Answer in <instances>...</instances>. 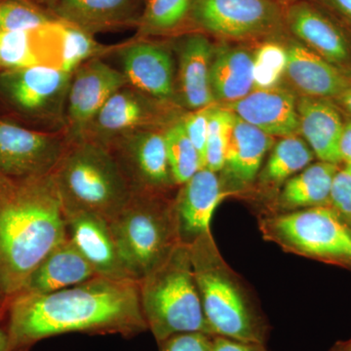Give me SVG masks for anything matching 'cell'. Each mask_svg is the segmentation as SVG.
<instances>
[{
    "mask_svg": "<svg viewBox=\"0 0 351 351\" xmlns=\"http://www.w3.org/2000/svg\"><path fill=\"white\" fill-rule=\"evenodd\" d=\"M5 351H29L44 339L66 332L120 335L147 331L138 281L96 276L43 295H19L7 302Z\"/></svg>",
    "mask_w": 351,
    "mask_h": 351,
    "instance_id": "obj_1",
    "label": "cell"
},
{
    "mask_svg": "<svg viewBox=\"0 0 351 351\" xmlns=\"http://www.w3.org/2000/svg\"><path fill=\"white\" fill-rule=\"evenodd\" d=\"M68 239L52 176L18 182L0 205V288L6 306L39 263Z\"/></svg>",
    "mask_w": 351,
    "mask_h": 351,
    "instance_id": "obj_2",
    "label": "cell"
},
{
    "mask_svg": "<svg viewBox=\"0 0 351 351\" xmlns=\"http://www.w3.org/2000/svg\"><path fill=\"white\" fill-rule=\"evenodd\" d=\"M189 253L212 336L265 345L269 324L241 279L221 256L212 232H205L189 244Z\"/></svg>",
    "mask_w": 351,
    "mask_h": 351,
    "instance_id": "obj_3",
    "label": "cell"
},
{
    "mask_svg": "<svg viewBox=\"0 0 351 351\" xmlns=\"http://www.w3.org/2000/svg\"><path fill=\"white\" fill-rule=\"evenodd\" d=\"M51 176L66 217L91 214L108 221L132 196L112 152L87 138L68 142Z\"/></svg>",
    "mask_w": 351,
    "mask_h": 351,
    "instance_id": "obj_4",
    "label": "cell"
},
{
    "mask_svg": "<svg viewBox=\"0 0 351 351\" xmlns=\"http://www.w3.org/2000/svg\"><path fill=\"white\" fill-rule=\"evenodd\" d=\"M141 306L156 343L182 332L210 335L193 276L189 245L179 243L138 281Z\"/></svg>",
    "mask_w": 351,
    "mask_h": 351,
    "instance_id": "obj_5",
    "label": "cell"
},
{
    "mask_svg": "<svg viewBox=\"0 0 351 351\" xmlns=\"http://www.w3.org/2000/svg\"><path fill=\"white\" fill-rule=\"evenodd\" d=\"M108 226L124 267L137 281L181 243L170 195L132 193Z\"/></svg>",
    "mask_w": 351,
    "mask_h": 351,
    "instance_id": "obj_6",
    "label": "cell"
},
{
    "mask_svg": "<svg viewBox=\"0 0 351 351\" xmlns=\"http://www.w3.org/2000/svg\"><path fill=\"white\" fill-rule=\"evenodd\" d=\"M258 219L263 239L283 251L351 269V226L331 206Z\"/></svg>",
    "mask_w": 351,
    "mask_h": 351,
    "instance_id": "obj_7",
    "label": "cell"
},
{
    "mask_svg": "<svg viewBox=\"0 0 351 351\" xmlns=\"http://www.w3.org/2000/svg\"><path fill=\"white\" fill-rule=\"evenodd\" d=\"M285 6L276 0H193L191 29L226 43H258L287 32Z\"/></svg>",
    "mask_w": 351,
    "mask_h": 351,
    "instance_id": "obj_8",
    "label": "cell"
},
{
    "mask_svg": "<svg viewBox=\"0 0 351 351\" xmlns=\"http://www.w3.org/2000/svg\"><path fill=\"white\" fill-rule=\"evenodd\" d=\"M71 76L47 66L0 71V93L18 112L63 131Z\"/></svg>",
    "mask_w": 351,
    "mask_h": 351,
    "instance_id": "obj_9",
    "label": "cell"
},
{
    "mask_svg": "<svg viewBox=\"0 0 351 351\" xmlns=\"http://www.w3.org/2000/svg\"><path fill=\"white\" fill-rule=\"evenodd\" d=\"M164 129L125 134L107 145L126 178L132 193L170 195L176 184L166 151Z\"/></svg>",
    "mask_w": 351,
    "mask_h": 351,
    "instance_id": "obj_10",
    "label": "cell"
},
{
    "mask_svg": "<svg viewBox=\"0 0 351 351\" xmlns=\"http://www.w3.org/2000/svg\"><path fill=\"white\" fill-rule=\"evenodd\" d=\"M68 145L63 132H41L0 119V174L18 182L52 173Z\"/></svg>",
    "mask_w": 351,
    "mask_h": 351,
    "instance_id": "obj_11",
    "label": "cell"
},
{
    "mask_svg": "<svg viewBox=\"0 0 351 351\" xmlns=\"http://www.w3.org/2000/svg\"><path fill=\"white\" fill-rule=\"evenodd\" d=\"M173 106L126 85L108 99L90 123L83 138L107 147L114 138L125 134L145 129H165L180 119L167 117Z\"/></svg>",
    "mask_w": 351,
    "mask_h": 351,
    "instance_id": "obj_12",
    "label": "cell"
},
{
    "mask_svg": "<svg viewBox=\"0 0 351 351\" xmlns=\"http://www.w3.org/2000/svg\"><path fill=\"white\" fill-rule=\"evenodd\" d=\"M128 85L120 69L101 58L90 60L73 73L64 110L63 133L66 141L83 138L90 123L108 99Z\"/></svg>",
    "mask_w": 351,
    "mask_h": 351,
    "instance_id": "obj_13",
    "label": "cell"
},
{
    "mask_svg": "<svg viewBox=\"0 0 351 351\" xmlns=\"http://www.w3.org/2000/svg\"><path fill=\"white\" fill-rule=\"evenodd\" d=\"M286 29L293 38L351 80V32L332 14L311 0L285 6Z\"/></svg>",
    "mask_w": 351,
    "mask_h": 351,
    "instance_id": "obj_14",
    "label": "cell"
},
{
    "mask_svg": "<svg viewBox=\"0 0 351 351\" xmlns=\"http://www.w3.org/2000/svg\"><path fill=\"white\" fill-rule=\"evenodd\" d=\"M170 44L138 38L117 45L120 64L127 82L138 91L164 103L179 105L177 69Z\"/></svg>",
    "mask_w": 351,
    "mask_h": 351,
    "instance_id": "obj_15",
    "label": "cell"
},
{
    "mask_svg": "<svg viewBox=\"0 0 351 351\" xmlns=\"http://www.w3.org/2000/svg\"><path fill=\"white\" fill-rule=\"evenodd\" d=\"M274 138L232 112L225 164L219 179L226 197L252 191Z\"/></svg>",
    "mask_w": 351,
    "mask_h": 351,
    "instance_id": "obj_16",
    "label": "cell"
},
{
    "mask_svg": "<svg viewBox=\"0 0 351 351\" xmlns=\"http://www.w3.org/2000/svg\"><path fill=\"white\" fill-rule=\"evenodd\" d=\"M177 54L178 101L191 110L215 105L211 88V64L215 44L203 32L180 34L173 44Z\"/></svg>",
    "mask_w": 351,
    "mask_h": 351,
    "instance_id": "obj_17",
    "label": "cell"
},
{
    "mask_svg": "<svg viewBox=\"0 0 351 351\" xmlns=\"http://www.w3.org/2000/svg\"><path fill=\"white\" fill-rule=\"evenodd\" d=\"M221 107L271 137L300 135L297 97L281 85L253 89L244 98Z\"/></svg>",
    "mask_w": 351,
    "mask_h": 351,
    "instance_id": "obj_18",
    "label": "cell"
},
{
    "mask_svg": "<svg viewBox=\"0 0 351 351\" xmlns=\"http://www.w3.org/2000/svg\"><path fill=\"white\" fill-rule=\"evenodd\" d=\"M287 54L285 77L301 96L335 101L351 87V80L288 32L281 34Z\"/></svg>",
    "mask_w": 351,
    "mask_h": 351,
    "instance_id": "obj_19",
    "label": "cell"
},
{
    "mask_svg": "<svg viewBox=\"0 0 351 351\" xmlns=\"http://www.w3.org/2000/svg\"><path fill=\"white\" fill-rule=\"evenodd\" d=\"M226 195L218 173L201 169L178 188L174 208L181 243H193L200 235L211 232V221Z\"/></svg>",
    "mask_w": 351,
    "mask_h": 351,
    "instance_id": "obj_20",
    "label": "cell"
},
{
    "mask_svg": "<svg viewBox=\"0 0 351 351\" xmlns=\"http://www.w3.org/2000/svg\"><path fill=\"white\" fill-rule=\"evenodd\" d=\"M145 0H58L50 8L57 19L92 34L137 27Z\"/></svg>",
    "mask_w": 351,
    "mask_h": 351,
    "instance_id": "obj_21",
    "label": "cell"
},
{
    "mask_svg": "<svg viewBox=\"0 0 351 351\" xmlns=\"http://www.w3.org/2000/svg\"><path fill=\"white\" fill-rule=\"evenodd\" d=\"M66 219L69 239L97 276L115 280H135L119 257L107 219L91 214H76Z\"/></svg>",
    "mask_w": 351,
    "mask_h": 351,
    "instance_id": "obj_22",
    "label": "cell"
},
{
    "mask_svg": "<svg viewBox=\"0 0 351 351\" xmlns=\"http://www.w3.org/2000/svg\"><path fill=\"white\" fill-rule=\"evenodd\" d=\"M36 66L61 69L62 38L58 19L38 31L0 29V71Z\"/></svg>",
    "mask_w": 351,
    "mask_h": 351,
    "instance_id": "obj_23",
    "label": "cell"
},
{
    "mask_svg": "<svg viewBox=\"0 0 351 351\" xmlns=\"http://www.w3.org/2000/svg\"><path fill=\"white\" fill-rule=\"evenodd\" d=\"M300 135L323 162L339 165V140L345 120L336 104L327 99L300 96L297 98Z\"/></svg>",
    "mask_w": 351,
    "mask_h": 351,
    "instance_id": "obj_24",
    "label": "cell"
},
{
    "mask_svg": "<svg viewBox=\"0 0 351 351\" xmlns=\"http://www.w3.org/2000/svg\"><path fill=\"white\" fill-rule=\"evenodd\" d=\"M96 276L90 263L69 237L39 263L16 295L48 294Z\"/></svg>",
    "mask_w": 351,
    "mask_h": 351,
    "instance_id": "obj_25",
    "label": "cell"
},
{
    "mask_svg": "<svg viewBox=\"0 0 351 351\" xmlns=\"http://www.w3.org/2000/svg\"><path fill=\"white\" fill-rule=\"evenodd\" d=\"M211 88L221 106L244 98L254 89V49L221 41L215 45Z\"/></svg>",
    "mask_w": 351,
    "mask_h": 351,
    "instance_id": "obj_26",
    "label": "cell"
},
{
    "mask_svg": "<svg viewBox=\"0 0 351 351\" xmlns=\"http://www.w3.org/2000/svg\"><path fill=\"white\" fill-rule=\"evenodd\" d=\"M338 170L336 164L323 161L309 164L283 184L263 216L329 206L332 179Z\"/></svg>",
    "mask_w": 351,
    "mask_h": 351,
    "instance_id": "obj_27",
    "label": "cell"
},
{
    "mask_svg": "<svg viewBox=\"0 0 351 351\" xmlns=\"http://www.w3.org/2000/svg\"><path fill=\"white\" fill-rule=\"evenodd\" d=\"M313 152L300 135L281 138L272 147L254 184V191L267 198V205L276 198L283 184L313 162ZM252 189V191H253Z\"/></svg>",
    "mask_w": 351,
    "mask_h": 351,
    "instance_id": "obj_28",
    "label": "cell"
},
{
    "mask_svg": "<svg viewBox=\"0 0 351 351\" xmlns=\"http://www.w3.org/2000/svg\"><path fill=\"white\" fill-rule=\"evenodd\" d=\"M193 0H145L137 29L138 38L191 32Z\"/></svg>",
    "mask_w": 351,
    "mask_h": 351,
    "instance_id": "obj_29",
    "label": "cell"
},
{
    "mask_svg": "<svg viewBox=\"0 0 351 351\" xmlns=\"http://www.w3.org/2000/svg\"><path fill=\"white\" fill-rule=\"evenodd\" d=\"M59 21L62 38L61 69L66 73H73L85 62L101 58L114 51L115 46L99 43L94 34L64 21Z\"/></svg>",
    "mask_w": 351,
    "mask_h": 351,
    "instance_id": "obj_30",
    "label": "cell"
},
{
    "mask_svg": "<svg viewBox=\"0 0 351 351\" xmlns=\"http://www.w3.org/2000/svg\"><path fill=\"white\" fill-rule=\"evenodd\" d=\"M181 117L163 131L171 171L179 186L201 170L199 154L186 135Z\"/></svg>",
    "mask_w": 351,
    "mask_h": 351,
    "instance_id": "obj_31",
    "label": "cell"
},
{
    "mask_svg": "<svg viewBox=\"0 0 351 351\" xmlns=\"http://www.w3.org/2000/svg\"><path fill=\"white\" fill-rule=\"evenodd\" d=\"M254 49V89L280 85L285 77L287 54L281 34L258 41Z\"/></svg>",
    "mask_w": 351,
    "mask_h": 351,
    "instance_id": "obj_32",
    "label": "cell"
},
{
    "mask_svg": "<svg viewBox=\"0 0 351 351\" xmlns=\"http://www.w3.org/2000/svg\"><path fill=\"white\" fill-rule=\"evenodd\" d=\"M56 20L49 9L27 0H0L1 31H38Z\"/></svg>",
    "mask_w": 351,
    "mask_h": 351,
    "instance_id": "obj_33",
    "label": "cell"
},
{
    "mask_svg": "<svg viewBox=\"0 0 351 351\" xmlns=\"http://www.w3.org/2000/svg\"><path fill=\"white\" fill-rule=\"evenodd\" d=\"M232 117V112L221 106L213 105L210 107L203 169L215 173H219L223 169Z\"/></svg>",
    "mask_w": 351,
    "mask_h": 351,
    "instance_id": "obj_34",
    "label": "cell"
},
{
    "mask_svg": "<svg viewBox=\"0 0 351 351\" xmlns=\"http://www.w3.org/2000/svg\"><path fill=\"white\" fill-rule=\"evenodd\" d=\"M209 108L210 107L191 110L181 117L184 131L199 154L201 169L204 168Z\"/></svg>",
    "mask_w": 351,
    "mask_h": 351,
    "instance_id": "obj_35",
    "label": "cell"
},
{
    "mask_svg": "<svg viewBox=\"0 0 351 351\" xmlns=\"http://www.w3.org/2000/svg\"><path fill=\"white\" fill-rule=\"evenodd\" d=\"M329 206L351 223V174L346 168L339 169L334 176Z\"/></svg>",
    "mask_w": 351,
    "mask_h": 351,
    "instance_id": "obj_36",
    "label": "cell"
},
{
    "mask_svg": "<svg viewBox=\"0 0 351 351\" xmlns=\"http://www.w3.org/2000/svg\"><path fill=\"white\" fill-rule=\"evenodd\" d=\"M212 337L204 332H182L157 343L159 351H212Z\"/></svg>",
    "mask_w": 351,
    "mask_h": 351,
    "instance_id": "obj_37",
    "label": "cell"
},
{
    "mask_svg": "<svg viewBox=\"0 0 351 351\" xmlns=\"http://www.w3.org/2000/svg\"><path fill=\"white\" fill-rule=\"evenodd\" d=\"M332 14L351 32V0H311Z\"/></svg>",
    "mask_w": 351,
    "mask_h": 351,
    "instance_id": "obj_38",
    "label": "cell"
},
{
    "mask_svg": "<svg viewBox=\"0 0 351 351\" xmlns=\"http://www.w3.org/2000/svg\"><path fill=\"white\" fill-rule=\"evenodd\" d=\"M212 351H270L263 343H247L225 337H212Z\"/></svg>",
    "mask_w": 351,
    "mask_h": 351,
    "instance_id": "obj_39",
    "label": "cell"
},
{
    "mask_svg": "<svg viewBox=\"0 0 351 351\" xmlns=\"http://www.w3.org/2000/svg\"><path fill=\"white\" fill-rule=\"evenodd\" d=\"M339 156L341 162L351 163V119L345 120L343 133L339 140Z\"/></svg>",
    "mask_w": 351,
    "mask_h": 351,
    "instance_id": "obj_40",
    "label": "cell"
},
{
    "mask_svg": "<svg viewBox=\"0 0 351 351\" xmlns=\"http://www.w3.org/2000/svg\"><path fill=\"white\" fill-rule=\"evenodd\" d=\"M16 184L17 182L11 181L0 174V205L11 195L16 188Z\"/></svg>",
    "mask_w": 351,
    "mask_h": 351,
    "instance_id": "obj_41",
    "label": "cell"
},
{
    "mask_svg": "<svg viewBox=\"0 0 351 351\" xmlns=\"http://www.w3.org/2000/svg\"><path fill=\"white\" fill-rule=\"evenodd\" d=\"M337 103H339L343 108H346L351 114V87L346 89L339 98H337Z\"/></svg>",
    "mask_w": 351,
    "mask_h": 351,
    "instance_id": "obj_42",
    "label": "cell"
},
{
    "mask_svg": "<svg viewBox=\"0 0 351 351\" xmlns=\"http://www.w3.org/2000/svg\"><path fill=\"white\" fill-rule=\"evenodd\" d=\"M329 351H351V337L345 341H337Z\"/></svg>",
    "mask_w": 351,
    "mask_h": 351,
    "instance_id": "obj_43",
    "label": "cell"
},
{
    "mask_svg": "<svg viewBox=\"0 0 351 351\" xmlns=\"http://www.w3.org/2000/svg\"><path fill=\"white\" fill-rule=\"evenodd\" d=\"M5 308H6V298L4 295L3 292H2L1 288H0V311L2 313L5 314Z\"/></svg>",
    "mask_w": 351,
    "mask_h": 351,
    "instance_id": "obj_44",
    "label": "cell"
},
{
    "mask_svg": "<svg viewBox=\"0 0 351 351\" xmlns=\"http://www.w3.org/2000/svg\"><path fill=\"white\" fill-rule=\"evenodd\" d=\"M41 1H43V3L45 4V6L47 7V8L50 10L51 7L54 5L58 0H41Z\"/></svg>",
    "mask_w": 351,
    "mask_h": 351,
    "instance_id": "obj_45",
    "label": "cell"
},
{
    "mask_svg": "<svg viewBox=\"0 0 351 351\" xmlns=\"http://www.w3.org/2000/svg\"><path fill=\"white\" fill-rule=\"evenodd\" d=\"M0 351H5V339L1 332H0Z\"/></svg>",
    "mask_w": 351,
    "mask_h": 351,
    "instance_id": "obj_46",
    "label": "cell"
},
{
    "mask_svg": "<svg viewBox=\"0 0 351 351\" xmlns=\"http://www.w3.org/2000/svg\"><path fill=\"white\" fill-rule=\"evenodd\" d=\"M276 1L280 2V3L284 4V5H287L290 2L295 1V0H276Z\"/></svg>",
    "mask_w": 351,
    "mask_h": 351,
    "instance_id": "obj_47",
    "label": "cell"
},
{
    "mask_svg": "<svg viewBox=\"0 0 351 351\" xmlns=\"http://www.w3.org/2000/svg\"><path fill=\"white\" fill-rule=\"evenodd\" d=\"M345 168L346 170L348 171V172L350 173L351 174V163L350 164H346V165L345 166Z\"/></svg>",
    "mask_w": 351,
    "mask_h": 351,
    "instance_id": "obj_48",
    "label": "cell"
},
{
    "mask_svg": "<svg viewBox=\"0 0 351 351\" xmlns=\"http://www.w3.org/2000/svg\"><path fill=\"white\" fill-rule=\"evenodd\" d=\"M3 313H1V311H0V321L2 320V318H3Z\"/></svg>",
    "mask_w": 351,
    "mask_h": 351,
    "instance_id": "obj_49",
    "label": "cell"
},
{
    "mask_svg": "<svg viewBox=\"0 0 351 351\" xmlns=\"http://www.w3.org/2000/svg\"><path fill=\"white\" fill-rule=\"evenodd\" d=\"M350 225L351 226V223H350Z\"/></svg>",
    "mask_w": 351,
    "mask_h": 351,
    "instance_id": "obj_50",
    "label": "cell"
}]
</instances>
